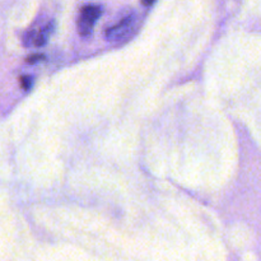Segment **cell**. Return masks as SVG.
Instances as JSON below:
<instances>
[{"instance_id": "6da1fadb", "label": "cell", "mask_w": 261, "mask_h": 261, "mask_svg": "<svg viewBox=\"0 0 261 261\" xmlns=\"http://www.w3.org/2000/svg\"><path fill=\"white\" fill-rule=\"evenodd\" d=\"M102 9L98 5H86L82 8L78 19V31L82 36H87L92 32L94 23L101 15Z\"/></svg>"}, {"instance_id": "7a4b0ae2", "label": "cell", "mask_w": 261, "mask_h": 261, "mask_svg": "<svg viewBox=\"0 0 261 261\" xmlns=\"http://www.w3.org/2000/svg\"><path fill=\"white\" fill-rule=\"evenodd\" d=\"M134 23H135L134 15H129V17L124 18V19H121L115 25L107 28L106 37L109 38L110 41L126 38L127 36L132 35V31L134 30Z\"/></svg>"}, {"instance_id": "3957f363", "label": "cell", "mask_w": 261, "mask_h": 261, "mask_svg": "<svg viewBox=\"0 0 261 261\" xmlns=\"http://www.w3.org/2000/svg\"><path fill=\"white\" fill-rule=\"evenodd\" d=\"M54 28V23L50 22L47 23V24L45 25V27L42 28V30L37 31L36 33H32V42L35 46H43L46 43V41H47V37L48 35L51 33V31H53Z\"/></svg>"}, {"instance_id": "277c9868", "label": "cell", "mask_w": 261, "mask_h": 261, "mask_svg": "<svg viewBox=\"0 0 261 261\" xmlns=\"http://www.w3.org/2000/svg\"><path fill=\"white\" fill-rule=\"evenodd\" d=\"M20 82H22V87L24 89H27L28 87L31 86V78H30V76H22V78H20Z\"/></svg>"}, {"instance_id": "5b68a950", "label": "cell", "mask_w": 261, "mask_h": 261, "mask_svg": "<svg viewBox=\"0 0 261 261\" xmlns=\"http://www.w3.org/2000/svg\"><path fill=\"white\" fill-rule=\"evenodd\" d=\"M42 59H43V55H40V54H37V55L30 56V58L27 59V61H28V63H36V61L42 60Z\"/></svg>"}, {"instance_id": "8992f818", "label": "cell", "mask_w": 261, "mask_h": 261, "mask_svg": "<svg viewBox=\"0 0 261 261\" xmlns=\"http://www.w3.org/2000/svg\"><path fill=\"white\" fill-rule=\"evenodd\" d=\"M143 5H152L153 2H142Z\"/></svg>"}]
</instances>
